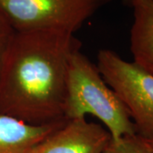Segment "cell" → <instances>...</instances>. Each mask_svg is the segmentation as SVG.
Returning a JSON list of instances; mask_svg holds the SVG:
<instances>
[{
  "mask_svg": "<svg viewBox=\"0 0 153 153\" xmlns=\"http://www.w3.org/2000/svg\"><path fill=\"white\" fill-rule=\"evenodd\" d=\"M147 140H148V141L150 142V144L152 146V147H153V137L152 138H150V139H147Z\"/></svg>",
  "mask_w": 153,
  "mask_h": 153,
  "instance_id": "obj_11",
  "label": "cell"
},
{
  "mask_svg": "<svg viewBox=\"0 0 153 153\" xmlns=\"http://www.w3.org/2000/svg\"><path fill=\"white\" fill-rule=\"evenodd\" d=\"M112 0H0V13L16 33L59 30L75 33Z\"/></svg>",
  "mask_w": 153,
  "mask_h": 153,
  "instance_id": "obj_3",
  "label": "cell"
},
{
  "mask_svg": "<svg viewBox=\"0 0 153 153\" xmlns=\"http://www.w3.org/2000/svg\"><path fill=\"white\" fill-rule=\"evenodd\" d=\"M97 68L104 81L125 106L137 134L153 137V75L134 61L122 59L111 49H100Z\"/></svg>",
  "mask_w": 153,
  "mask_h": 153,
  "instance_id": "obj_4",
  "label": "cell"
},
{
  "mask_svg": "<svg viewBox=\"0 0 153 153\" xmlns=\"http://www.w3.org/2000/svg\"><path fill=\"white\" fill-rule=\"evenodd\" d=\"M130 51L134 61L153 75V0H144L133 7Z\"/></svg>",
  "mask_w": 153,
  "mask_h": 153,
  "instance_id": "obj_7",
  "label": "cell"
},
{
  "mask_svg": "<svg viewBox=\"0 0 153 153\" xmlns=\"http://www.w3.org/2000/svg\"><path fill=\"white\" fill-rule=\"evenodd\" d=\"M111 134L102 125L86 117L67 120L32 153H103Z\"/></svg>",
  "mask_w": 153,
  "mask_h": 153,
  "instance_id": "obj_5",
  "label": "cell"
},
{
  "mask_svg": "<svg viewBox=\"0 0 153 153\" xmlns=\"http://www.w3.org/2000/svg\"><path fill=\"white\" fill-rule=\"evenodd\" d=\"M103 153H153V147L147 139L135 134L117 140L111 139Z\"/></svg>",
  "mask_w": 153,
  "mask_h": 153,
  "instance_id": "obj_8",
  "label": "cell"
},
{
  "mask_svg": "<svg viewBox=\"0 0 153 153\" xmlns=\"http://www.w3.org/2000/svg\"><path fill=\"white\" fill-rule=\"evenodd\" d=\"M81 46L66 31L16 32L0 75V114L36 126L66 120L68 62Z\"/></svg>",
  "mask_w": 153,
  "mask_h": 153,
  "instance_id": "obj_1",
  "label": "cell"
},
{
  "mask_svg": "<svg viewBox=\"0 0 153 153\" xmlns=\"http://www.w3.org/2000/svg\"><path fill=\"white\" fill-rule=\"evenodd\" d=\"M141 1H144V0H123V4H124L126 6L130 7V8H133L135 4H137L138 3H140V2H141Z\"/></svg>",
  "mask_w": 153,
  "mask_h": 153,
  "instance_id": "obj_10",
  "label": "cell"
},
{
  "mask_svg": "<svg viewBox=\"0 0 153 153\" xmlns=\"http://www.w3.org/2000/svg\"><path fill=\"white\" fill-rule=\"evenodd\" d=\"M88 114L106 127L113 140L137 134L125 106L105 82L96 65L79 49L68 62L65 118L85 117Z\"/></svg>",
  "mask_w": 153,
  "mask_h": 153,
  "instance_id": "obj_2",
  "label": "cell"
},
{
  "mask_svg": "<svg viewBox=\"0 0 153 153\" xmlns=\"http://www.w3.org/2000/svg\"><path fill=\"white\" fill-rule=\"evenodd\" d=\"M16 31L0 13V75Z\"/></svg>",
  "mask_w": 153,
  "mask_h": 153,
  "instance_id": "obj_9",
  "label": "cell"
},
{
  "mask_svg": "<svg viewBox=\"0 0 153 153\" xmlns=\"http://www.w3.org/2000/svg\"><path fill=\"white\" fill-rule=\"evenodd\" d=\"M66 121L36 126L0 114V153H32Z\"/></svg>",
  "mask_w": 153,
  "mask_h": 153,
  "instance_id": "obj_6",
  "label": "cell"
}]
</instances>
